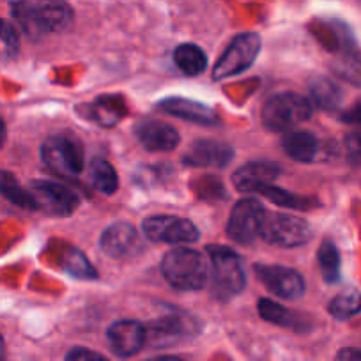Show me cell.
I'll return each mask as SVG.
<instances>
[{"label": "cell", "mask_w": 361, "mask_h": 361, "mask_svg": "<svg viewBox=\"0 0 361 361\" xmlns=\"http://www.w3.org/2000/svg\"><path fill=\"white\" fill-rule=\"evenodd\" d=\"M282 147L286 154L294 161L312 163L317 158L321 145H319L317 137L310 131H293V133L286 135V138L282 140Z\"/></svg>", "instance_id": "d6986e66"}, {"label": "cell", "mask_w": 361, "mask_h": 361, "mask_svg": "<svg viewBox=\"0 0 361 361\" xmlns=\"http://www.w3.org/2000/svg\"><path fill=\"white\" fill-rule=\"evenodd\" d=\"M260 36L255 32H243L231 41L221 57L213 68V80L221 82L225 78L246 71L257 61L260 51Z\"/></svg>", "instance_id": "5b68a950"}, {"label": "cell", "mask_w": 361, "mask_h": 361, "mask_svg": "<svg viewBox=\"0 0 361 361\" xmlns=\"http://www.w3.org/2000/svg\"><path fill=\"white\" fill-rule=\"evenodd\" d=\"M314 114L312 103L296 92H280L269 98L262 109V124L269 131H289L308 121Z\"/></svg>", "instance_id": "3957f363"}, {"label": "cell", "mask_w": 361, "mask_h": 361, "mask_svg": "<svg viewBox=\"0 0 361 361\" xmlns=\"http://www.w3.org/2000/svg\"><path fill=\"white\" fill-rule=\"evenodd\" d=\"M142 232L151 241L166 243V245H192L200 238L199 228L192 220L170 216V214L145 218L142 224Z\"/></svg>", "instance_id": "8992f818"}, {"label": "cell", "mask_w": 361, "mask_h": 361, "mask_svg": "<svg viewBox=\"0 0 361 361\" xmlns=\"http://www.w3.org/2000/svg\"><path fill=\"white\" fill-rule=\"evenodd\" d=\"M266 209L255 199H243L232 207L227 224V235L238 245H252L260 238Z\"/></svg>", "instance_id": "52a82bcc"}, {"label": "cell", "mask_w": 361, "mask_h": 361, "mask_svg": "<svg viewBox=\"0 0 361 361\" xmlns=\"http://www.w3.org/2000/svg\"><path fill=\"white\" fill-rule=\"evenodd\" d=\"M211 262L209 286L211 294L220 301H228L239 296L246 286V273L243 259L227 246H207Z\"/></svg>", "instance_id": "6da1fadb"}, {"label": "cell", "mask_w": 361, "mask_h": 361, "mask_svg": "<svg viewBox=\"0 0 361 361\" xmlns=\"http://www.w3.org/2000/svg\"><path fill=\"white\" fill-rule=\"evenodd\" d=\"M345 147L353 156L361 158V133H350L345 137Z\"/></svg>", "instance_id": "d6a6232c"}, {"label": "cell", "mask_w": 361, "mask_h": 361, "mask_svg": "<svg viewBox=\"0 0 361 361\" xmlns=\"http://www.w3.org/2000/svg\"><path fill=\"white\" fill-rule=\"evenodd\" d=\"M259 193H262V195L266 197L269 202L275 204V206L289 207V209H303L305 211V209H308L312 204V200L307 199V197L296 195V193L287 192V190L279 188V186H273V185L264 186Z\"/></svg>", "instance_id": "4316f807"}, {"label": "cell", "mask_w": 361, "mask_h": 361, "mask_svg": "<svg viewBox=\"0 0 361 361\" xmlns=\"http://www.w3.org/2000/svg\"><path fill=\"white\" fill-rule=\"evenodd\" d=\"M137 138L142 147L151 152H169L179 145L180 137L176 128L161 121H144L137 128Z\"/></svg>", "instance_id": "2e32d148"}, {"label": "cell", "mask_w": 361, "mask_h": 361, "mask_svg": "<svg viewBox=\"0 0 361 361\" xmlns=\"http://www.w3.org/2000/svg\"><path fill=\"white\" fill-rule=\"evenodd\" d=\"M310 94L317 106L322 110H336L342 103V90L336 85L333 80L326 78V76H319V78L310 82Z\"/></svg>", "instance_id": "7402d4cb"}, {"label": "cell", "mask_w": 361, "mask_h": 361, "mask_svg": "<svg viewBox=\"0 0 361 361\" xmlns=\"http://www.w3.org/2000/svg\"><path fill=\"white\" fill-rule=\"evenodd\" d=\"M29 192L36 202V209H41L50 216H71L80 206V199L75 192L54 180H32Z\"/></svg>", "instance_id": "ba28073f"}, {"label": "cell", "mask_w": 361, "mask_h": 361, "mask_svg": "<svg viewBox=\"0 0 361 361\" xmlns=\"http://www.w3.org/2000/svg\"><path fill=\"white\" fill-rule=\"evenodd\" d=\"M280 173L282 169L275 161H250L232 173V185L241 193L260 192L264 186L273 185Z\"/></svg>", "instance_id": "7c38bea8"}, {"label": "cell", "mask_w": 361, "mask_h": 361, "mask_svg": "<svg viewBox=\"0 0 361 361\" xmlns=\"http://www.w3.org/2000/svg\"><path fill=\"white\" fill-rule=\"evenodd\" d=\"M0 361H6V360H0Z\"/></svg>", "instance_id": "74e56055"}, {"label": "cell", "mask_w": 361, "mask_h": 361, "mask_svg": "<svg viewBox=\"0 0 361 361\" xmlns=\"http://www.w3.org/2000/svg\"><path fill=\"white\" fill-rule=\"evenodd\" d=\"M90 183L103 195H114L119 190V176L110 161L96 158L90 163Z\"/></svg>", "instance_id": "44dd1931"}, {"label": "cell", "mask_w": 361, "mask_h": 361, "mask_svg": "<svg viewBox=\"0 0 361 361\" xmlns=\"http://www.w3.org/2000/svg\"><path fill=\"white\" fill-rule=\"evenodd\" d=\"M340 119L343 121V123L347 124H354V126H361V103H357V105H354L353 109L345 110V112L342 114V117Z\"/></svg>", "instance_id": "1f68e13d"}, {"label": "cell", "mask_w": 361, "mask_h": 361, "mask_svg": "<svg viewBox=\"0 0 361 361\" xmlns=\"http://www.w3.org/2000/svg\"><path fill=\"white\" fill-rule=\"evenodd\" d=\"M41 34L64 32L75 22V11L66 0H39L34 4Z\"/></svg>", "instance_id": "9a60e30c"}, {"label": "cell", "mask_w": 361, "mask_h": 361, "mask_svg": "<svg viewBox=\"0 0 361 361\" xmlns=\"http://www.w3.org/2000/svg\"><path fill=\"white\" fill-rule=\"evenodd\" d=\"M64 266L68 273H71L73 276L76 279H82V280H94L98 279V271L92 267V264L87 260V257L83 255L82 252L78 250H69L66 253V260H64Z\"/></svg>", "instance_id": "f1b7e54d"}, {"label": "cell", "mask_w": 361, "mask_h": 361, "mask_svg": "<svg viewBox=\"0 0 361 361\" xmlns=\"http://www.w3.org/2000/svg\"><path fill=\"white\" fill-rule=\"evenodd\" d=\"M255 275L260 283L280 300H301L307 290L303 276L293 267L276 266V264H255Z\"/></svg>", "instance_id": "30bf717a"}, {"label": "cell", "mask_w": 361, "mask_h": 361, "mask_svg": "<svg viewBox=\"0 0 361 361\" xmlns=\"http://www.w3.org/2000/svg\"><path fill=\"white\" fill-rule=\"evenodd\" d=\"M335 361H361V350L354 349V347H345V349L338 350Z\"/></svg>", "instance_id": "836d02e7"}, {"label": "cell", "mask_w": 361, "mask_h": 361, "mask_svg": "<svg viewBox=\"0 0 361 361\" xmlns=\"http://www.w3.org/2000/svg\"><path fill=\"white\" fill-rule=\"evenodd\" d=\"M329 314L338 321H345V319L354 317L361 312V294L357 290L349 289L343 293L336 294L328 305Z\"/></svg>", "instance_id": "d4e9b609"}, {"label": "cell", "mask_w": 361, "mask_h": 361, "mask_svg": "<svg viewBox=\"0 0 361 361\" xmlns=\"http://www.w3.org/2000/svg\"><path fill=\"white\" fill-rule=\"evenodd\" d=\"M197 321L188 315H166L145 326V343L152 347L176 345L197 333Z\"/></svg>", "instance_id": "8fae6325"}, {"label": "cell", "mask_w": 361, "mask_h": 361, "mask_svg": "<svg viewBox=\"0 0 361 361\" xmlns=\"http://www.w3.org/2000/svg\"><path fill=\"white\" fill-rule=\"evenodd\" d=\"M41 158L54 172L80 176L83 170V149L71 137H50L41 145Z\"/></svg>", "instance_id": "9c48e42d"}, {"label": "cell", "mask_w": 361, "mask_h": 361, "mask_svg": "<svg viewBox=\"0 0 361 361\" xmlns=\"http://www.w3.org/2000/svg\"><path fill=\"white\" fill-rule=\"evenodd\" d=\"M11 11L16 22H18V25L22 27V30L27 36L32 37V39H37V37L43 36L39 29V23H37L36 8H34L32 2L18 0V2H15V4L11 6Z\"/></svg>", "instance_id": "83f0119b"}, {"label": "cell", "mask_w": 361, "mask_h": 361, "mask_svg": "<svg viewBox=\"0 0 361 361\" xmlns=\"http://www.w3.org/2000/svg\"><path fill=\"white\" fill-rule=\"evenodd\" d=\"M319 269L322 279L328 283H336L340 280V252L331 241H324L317 252Z\"/></svg>", "instance_id": "484cf974"}, {"label": "cell", "mask_w": 361, "mask_h": 361, "mask_svg": "<svg viewBox=\"0 0 361 361\" xmlns=\"http://www.w3.org/2000/svg\"><path fill=\"white\" fill-rule=\"evenodd\" d=\"M234 149L225 142L200 138L183 156V163L188 166H200V169H206V166L224 169L234 159Z\"/></svg>", "instance_id": "4fadbf2b"}, {"label": "cell", "mask_w": 361, "mask_h": 361, "mask_svg": "<svg viewBox=\"0 0 361 361\" xmlns=\"http://www.w3.org/2000/svg\"><path fill=\"white\" fill-rule=\"evenodd\" d=\"M109 342L117 356H133L145 345V326L138 321L114 322L109 328Z\"/></svg>", "instance_id": "5bb4252c"}, {"label": "cell", "mask_w": 361, "mask_h": 361, "mask_svg": "<svg viewBox=\"0 0 361 361\" xmlns=\"http://www.w3.org/2000/svg\"><path fill=\"white\" fill-rule=\"evenodd\" d=\"M6 137H8V130H6V124H4V121L0 119V147H2V145H4V142H6Z\"/></svg>", "instance_id": "e575fe53"}, {"label": "cell", "mask_w": 361, "mask_h": 361, "mask_svg": "<svg viewBox=\"0 0 361 361\" xmlns=\"http://www.w3.org/2000/svg\"><path fill=\"white\" fill-rule=\"evenodd\" d=\"M0 360H6V345L2 335H0Z\"/></svg>", "instance_id": "8d00e7d4"}, {"label": "cell", "mask_w": 361, "mask_h": 361, "mask_svg": "<svg viewBox=\"0 0 361 361\" xmlns=\"http://www.w3.org/2000/svg\"><path fill=\"white\" fill-rule=\"evenodd\" d=\"M159 109L166 112L169 116L179 117L183 121H190V123L202 124V126H211L216 123V114L211 106L204 105L200 102H193V99L186 98H166L159 103Z\"/></svg>", "instance_id": "ac0fdd59"}, {"label": "cell", "mask_w": 361, "mask_h": 361, "mask_svg": "<svg viewBox=\"0 0 361 361\" xmlns=\"http://www.w3.org/2000/svg\"><path fill=\"white\" fill-rule=\"evenodd\" d=\"M259 314L264 321L271 322V324L276 326H283V328H290V329H298V324H300V315L293 314L289 308L282 307L280 303H275V301L262 300L259 301Z\"/></svg>", "instance_id": "cb8c5ba5"}, {"label": "cell", "mask_w": 361, "mask_h": 361, "mask_svg": "<svg viewBox=\"0 0 361 361\" xmlns=\"http://www.w3.org/2000/svg\"><path fill=\"white\" fill-rule=\"evenodd\" d=\"M103 253L112 259H124L138 246V232L130 224H114L99 239Z\"/></svg>", "instance_id": "e0dca14e"}, {"label": "cell", "mask_w": 361, "mask_h": 361, "mask_svg": "<svg viewBox=\"0 0 361 361\" xmlns=\"http://www.w3.org/2000/svg\"><path fill=\"white\" fill-rule=\"evenodd\" d=\"M147 361H183V360L176 356H159V357H154V360H147Z\"/></svg>", "instance_id": "d590c367"}, {"label": "cell", "mask_w": 361, "mask_h": 361, "mask_svg": "<svg viewBox=\"0 0 361 361\" xmlns=\"http://www.w3.org/2000/svg\"><path fill=\"white\" fill-rule=\"evenodd\" d=\"M0 39H2V43L6 44L8 51H11V54H16L20 50L18 30L8 20H0Z\"/></svg>", "instance_id": "f546056e"}, {"label": "cell", "mask_w": 361, "mask_h": 361, "mask_svg": "<svg viewBox=\"0 0 361 361\" xmlns=\"http://www.w3.org/2000/svg\"><path fill=\"white\" fill-rule=\"evenodd\" d=\"M66 361H110L103 354L94 353V350L85 349V347H75L66 354Z\"/></svg>", "instance_id": "4dcf8cb0"}, {"label": "cell", "mask_w": 361, "mask_h": 361, "mask_svg": "<svg viewBox=\"0 0 361 361\" xmlns=\"http://www.w3.org/2000/svg\"><path fill=\"white\" fill-rule=\"evenodd\" d=\"M312 227L307 220L287 213H266L260 238L269 245L296 248L312 239Z\"/></svg>", "instance_id": "277c9868"}, {"label": "cell", "mask_w": 361, "mask_h": 361, "mask_svg": "<svg viewBox=\"0 0 361 361\" xmlns=\"http://www.w3.org/2000/svg\"><path fill=\"white\" fill-rule=\"evenodd\" d=\"M173 62L179 68V71H183L188 76L200 75L207 68L206 54H204L202 48L193 43L179 44L176 51H173Z\"/></svg>", "instance_id": "ffe728a7"}, {"label": "cell", "mask_w": 361, "mask_h": 361, "mask_svg": "<svg viewBox=\"0 0 361 361\" xmlns=\"http://www.w3.org/2000/svg\"><path fill=\"white\" fill-rule=\"evenodd\" d=\"M161 273L166 282L179 290H200L209 279L206 259L192 248H176L166 253L161 260Z\"/></svg>", "instance_id": "7a4b0ae2"}, {"label": "cell", "mask_w": 361, "mask_h": 361, "mask_svg": "<svg viewBox=\"0 0 361 361\" xmlns=\"http://www.w3.org/2000/svg\"><path fill=\"white\" fill-rule=\"evenodd\" d=\"M0 195L6 197L9 202L22 207V209H36V202H34L29 190L22 188L18 179L11 172H6V170H0Z\"/></svg>", "instance_id": "603a6c76"}]
</instances>
